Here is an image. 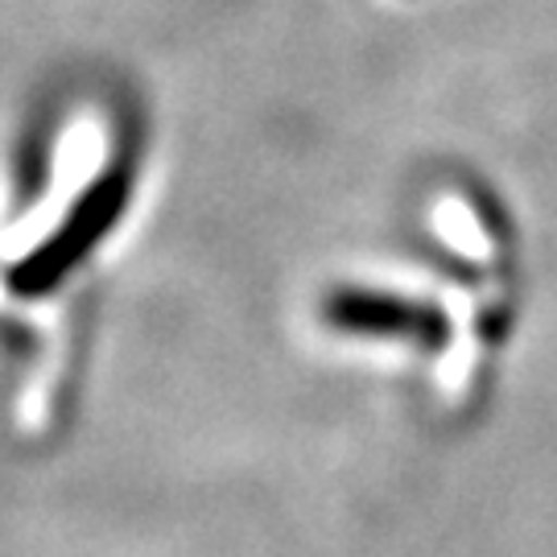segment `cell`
Returning <instances> with one entry per match:
<instances>
[{
  "instance_id": "obj_1",
  "label": "cell",
  "mask_w": 557,
  "mask_h": 557,
  "mask_svg": "<svg viewBox=\"0 0 557 557\" xmlns=\"http://www.w3.org/2000/svg\"><path fill=\"white\" fill-rule=\"evenodd\" d=\"M128 199H133V165L112 161L103 174H96L83 186L79 199L71 202V211L54 223V232L4 273V285L13 289V298H50L62 281L75 277L83 260L91 257L103 239L112 236V227L124 220Z\"/></svg>"
},
{
  "instance_id": "obj_2",
  "label": "cell",
  "mask_w": 557,
  "mask_h": 557,
  "mask_svg": "<svg viewBox=\"0 0 557 557\" xmlns=\"http://www.w3.org/2000/svg\"><path fill=\"white\" fill-rule=\"evenodd\" d=\"M319 319L356 338H393V343H413L421 351H438L450 338V322L438 306L388 289H363V285H338L326 289L319 301Z\"/></svg>"
}]
</instances>
